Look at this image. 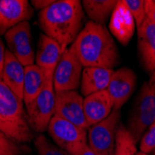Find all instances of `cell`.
Returning a JSON list of instances; mask_svg holds the SVG:
<instances>
[{"label": "cell", "mask_w": 155, "mask_h": 155, "mask_svg": "<svg viewBox=\"0 0 155 155\" xmlns=\"http://www.w3.org/2000/svg\"><path fill=\"white\" fill-rule=\"evenodd\" d=\"M38 18L44 34L59 43L65 52L82 31L84 8L78 0H58L39 11Z\"/></svg>", "instance_id": "6da1fadb"}, {"label": "cell", "mask_w": 155, "mask_h": 155, "mask_svg": "<svg viewBox=\"0 0 155 155\" xmlns=\"http://www.w3.org/2000/svg\"><path fill=\"white\" fill-rule=\"evenodd\" d=\"M83 66L112 69L119 63V52L104 25L88 21L72 45Z\"/></svg>", "instance_id": "7a4b0ae2"}, {"label": "cell", "mask_w": 155, "mask_h": 155, "mask_svg": "<svg viewBox=\"0 0 155 155\" xmlns=\"http://www.w3.org/2000/svg\"><path fill=\"white\" fill-rule=\"evenodd\" d=\"M0 130L18 143L30 142L33 133L22 101L0 79Z\"/></svg>", "instance_id": "3957f363"}, {"label": "cell", "mask_w": 155, "mask_h": 155, "mask_svg": "<svg viewBox=\"0 0 155 155\" xmlns=\"http://www.w3.org/2000/svg\"><path fill=\"white\" fill-rule=\"evenodd\" d=\"M48 131L55 144L69 155H80L87 145V130L59 116H53Z\"/></svg>", "instance_id": "277c9868"}, {"label": "cell", "mask_w": 155, "mask_h": 155, "mask_svg": "<svg viewBox=\"0 0 155 155\" xmlns=\"http://www.w3.org/2000/svg\"><path fill=\"white\" fill-rule=\"evenodd\" d=\"M27 120L32 130L43 133L48 130L56 111V92L53 78H48L44 88L27 105Z\"/></svg>", "instance_id": "5b68a950"}, {"label": "cell", "mask_w": 155, "mask_h": 155, "mask_svg": "<svg viewBox=\"0 0 155 155\" xmlns=\"http://www.w3.org/2000/svg\"><path fill=\"white\" fill-rule=\"evenodd\" d=\"M119 121L120 110L114 109L106 119L89 128L87 145L96 155H114Z\"/></svg>", "instance_id": "8992f818"}, {"label": "cell", "mask_w": 155, "mask_h": 155, "mask_svg": "<svg viewBox=\"0 0 155 155\" xmlns=\"http://www.w3.org/2000/svg\"><path fill=\"white\" fill-rule=\"evenodd\" d=\"M83 67L74 47L70 46L55 70L53 77L55 92L75 91L81 84Z\"/></svg>", "instance_id": "52a82bcc"}, {"label": "cell", "mask_w": 155, "mask_h": 155, "mask_svg": "<svg viewBox=\"0 0 155 155\" xmlns=\"http://www.w3.org/2000/svg\"><path fill=\"white\" fill-rule=\"evenodd\" d=\"M155 122V91L149 83H145L140 91L133 117L130 123V133L136 142L145 130Z\"/></svg>", "instance_id": "ba28073f"}, {"label": "cell", "mask_w": 155, "mask_h": 155, "mask_svg": "<svg viewBox=\"0 0 155 155\" xmlns=\"http://www.w3.org/2000/svg\"><path fill=\"white\" fill-rule=\"evenodd\" d=\"M8 50L24 66L33 65L35 55L29 21H23L11 28L5 34Z\"/></svg>", "instance_id": "9c48e42d"}, {"label": "cell", "mask_w": 155, "mask_h": 155, "mask_svg": "<svg viewBox=\"0 0 155 155\" xmlns=\"http://www.w3.org/2000/svg\"><path fill=\"white\" fill-rule=\"evenodd\" d=\"M55 115L83 129L89 128L84 111V97L76 90L56 92Z\"/></svg>", "instance_id": "30bf717a"}, {"label": "cell", "mask_w": 155, "mask_h": 155, "mask_svg": "<svg viewBox=\"0 0 155 155\" xmlns=\"http://www.w3.org/2000/svg\"><path fill=\"white\" fill-rule=\"evenodd\" d=\"M34 15V9L27 0H0V35Z\"/></svg>", "instance_id": "8fae6325"}, {"label": "cell", "mask_w": 155, "mask_h": 155, "mask_svg": "<svg viewBox=\"0 0 155 155\" xmlns=\"http://www.w3.org/2000/svg\"><path fill=\"white\" fill-rule=\"evenodd\" d=\"M137 83V76L129 68H120L114 71L107 88L114 101V109L120 110L131 97Z\"/></svg>", "instance_id": "7c38bea8"}, {"label": "cell", "mask_w": 155, "mask_h": 155, "mask_svg": "<svg viewBox=\"0 0 155 155\" xmlns=\"http://www.w3.org/2000/svg\"><path fill=\"white\" fill-rule=\"evenodd\" d=\"M64 51L55 40L41 34L38 40L35 62L38 67L44 71L47 78H53L55 70L57 68Z\"/></svg>", "instance_id": "4fadbf2b"}, {"label": "cell", "mask_w": 155, "mask_h": 155, "mask_svg": "<svg viewBox=\"0 0 155 155\" xmlns=\"http://www.w3.org/2000/svg\"><path fill=\"white\" fill-rule=\"evenodd\" d=\"M136 21L125 5L124 0L117 1V4L110 15L109 28L110 34L124 46L131 40L136 27Z\"/></svg>", "instance_id": "5bb4252c"}, {"label": "cell", "mask_w": 155, "mask_h": 155, "mask_svg": "<svg viewBox=\"0 0 155 155\" xmlns=\"http://www.w3.org/2000/svg\"><path fill=\"white\" fill-rule=\"evenodd\" d=\"M114 110V101L108 90L96 92L84 98V111L89 128L106 119Z\"/></svg>", "instance_id": "9a60e30c"}, {"label": "cell", "mask_w": 155, "mask_h": 155, "mask_svg": "<svg viewBox=\"0 0 155 155\" xmlns=\"http://www.w3.org/2000/svg\"><path fill=\"white\" fill-rule=\"evenodd\" d=\"M138 48L145 69L150 73L155 70V23L146 18L137 28Z\"/></svg>", "instance_id": "2e32d148"}, {"label": "cell", "mask_w": 155, "mask_h": 155, "mask_svg": "<svg viewBox=\"0 0 155 155\" xmlns=\"http://www.w3.org/2000/svg\"><path fill=\"white\" fill-rule=\"evenodd\" d=\"M114 71L101 67H86L83 70L81 79V93L84 97L106 90Z\"/></svg>", "instance_id": "e0dca14e"}, {"label": "cell", "mask_w": 155, "mask_h": 155, "mask_svg": "<svg viewBox=\"0 0 155 155\" xmlns=\"http://www.w3.org/2000/svg\"><path fill=\"white\" fill-rule=\"evenodd\" d=\"M2 81L23 101L24 66L8 49L6 50Z\"/></svg>", "instance_id": "ac0fdd59"}, {"label": "cell", "mask_w": 155, "mask_h": 155, "mask_svg": "<svg viewBox=\"0 0 155 155\" xmlns=\"http://www.w3.org/2000/svg\"><path fill=\"white\" fill-rule=\"evenodd\" d=\"M44 71L36 64L24 67L23 101L29 105L44 88L47 80Z\"/></svg>", "instance_id": "d6986e66"}, {"label": "cell", "mask_w": 155, "mask_h": 155, "mask_svg": "<svg viewBox=\"0 0 155 155\" xmlns=\"http://www.w3.org/2000/svg\"><path fill=\"white\" fill-rule=\"evenodd\" d=\"M116 4V0H84L82 1L83 8L91 21L101 25H104L107 19L111 15Z\"/></svg>", "instance_id": "ffe728a7"}, {"label": "cell", "mask_w": 155, "mask_h": 155, "mask_svg": "<svg viewBox=\"0 0 155 155\" xmlns=\"http://www.w3.org/2000/svg\"><path fill=\"white\" fill-rule=\"evenodd\" d=\"M136 140L128 129L120 125L116 134L114 155H135L137 152Z\"/></svg>", "instance_id": "44dd1931"}, {"label": "cell", "mask_w": 155, "mask_h": 155, "mask_svg": "<svg viewBox=\"0 0 155 155\" xmlns=\"http://www.w3.org/2000/svg\"><path fill=\"white\" fill-rule=\"evenodd\" d=\"M35 146L38 155H69L59 146L52 143L44 135H38L35 139Z\"/></svg>", "instance_id": "7402d4cb"}, {"label": "cell", "mask_w": 155, "mask_h": 155, "mask_svg": "<svg viewBox=\"0 0 155 155\" xmlns=\"http://www.w3.org/2000/svg\"><path fill=\"white\" fill-rule=\"evenodd\" d=\"M124 3L129 8L136 21V25L138 28L147 18L145 10V1L144 0H124Z\"/></svg>", "instance_id": "603a6c76"}, {"label": "cell", "mask_w": 155, "mask_h": 155, "mask_svg": "<svg viewBox=\"0 0 155 155\" xmlns=\"http://www.w3.org/2000/svg\"><path fill=\"white\" fill-rule=\"evenodd\" d=\"M0 155H21L19 145L0 130Z\"/></svg>", "instance_id": "cb8c5ba5"}, {"label": "cell", "mask_w": 155, "mask_h": 155, "mask_svg": "<svg viewBox=\"0 0 155 155\" xmlns=\"http://www.w3.org/2000/svg\"><path fill=\"white\" fill-rule=\"evenodd\" d=\"M140 151L145 153H152L155 150V122L146 130L139 145Z\"/></svg>", "instance_id": "d4e9b609"}, {"label": "cell", "mask_w": 155, "mask_h": 155, "mask_svg": "<svg viewBox=\"0 0 155 155\" xmlns=\"http://www.w3.org/2000/svg\"><path fill=\"white\" fill-rule=\"evenodd\" d=\"M145 10L147 18L155 23V0H146Z\"/></svg>", "instance_id": "484cf974"}, {"label": "cell", "mask_w": 155, "mask_h": 155, "mask_svg": "<svg viewBox=\"0 0 155 155\" xmlns=\"http://www.w3.org/2000/svg\"><path fill=\"white\" fill-rule=\"evenodd\" d=\"M54 2H55L54 0H33L32 5L35 7V8L41 11L49 7L50 5H52Z\"/></svg>", "instance_id": "4316f807"}, {"label": "cell", "mask_w": 155, "mask_h": 155, "mask_svg": "<svg viewBox=\"0 0 155 155\" xmlns=\"http://www.w3.org/2000/svg\"><path fill=\"white\" fill-rule=\"evenodd\" d=\"M5 57H6V50H5L4 43H3L2 39L0 38V79H2V75H3Z\"/></svg>", "instance_id": "83f0119b"}, {"label": "cell", "mask_w": 155, "mask_h": 155, "mask_svg": "<svg viewBox=\"0 0 155 155\" xmlns=\"http://www.w3.org/2000/svg\"><path fill=\"white\" fill-rule=\"evenodd\" d=\"M80 155H96V154H95L94 151L88 147V145H87L86 147L84 148V150H82V152H81Z\"/></svg>", "instance_id": "f1b7e54d"}, {"label": "cell", "mask_w": 155, "mask_h": 155, "mask_svg": "<svg viewBox=\"0 0 155 155\" xmlns=\"http://www.w3.org/2000/svg\"><path fill=\"white\" fill-rule=\"evenodd\" d=\"M149 84L152 87V88H153L154 91H155V70H154L153 73H152V75H151V77H150V80Z\"/></svg>", "instance_id": "f546056e"}, {"label": "cell", "mask_w": 155, "mask_h": 155, "mask_svg": "<svg viewBox=\"0 0 155 155\" xmlns=\"http://www.w3.org/2000/svg\"><path fill=\"white\" fill-rule=\"evenodd\" d=\"M135 155H150V154H148V153H145V152H142V151H138V152H137Z\"/></svg>", "instance_id": "4dcf8cb0"}, {"label": "cell", "mask_w": 155, "mask_h": 155, "mask_svg": "<svg viewBox=\"0 0 155 155\" xmlns=\"http://www.w3.org/2000/svg\"><path fill=\"white\" fill-rule=\"evenodd\" d=\"M152 155H155V150H154L152 151Z\"/></svg>", "instance_id": "1f68e13d"}]
</instances>
